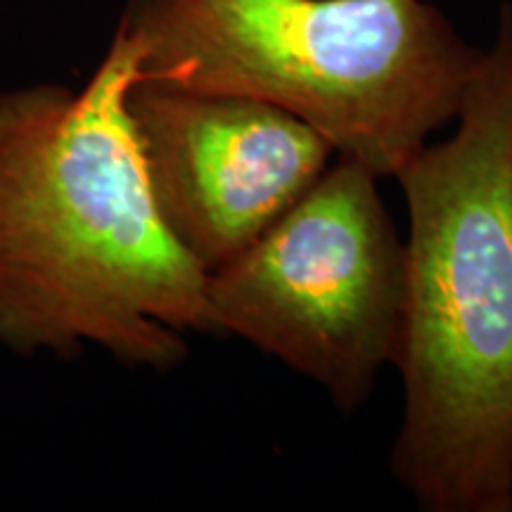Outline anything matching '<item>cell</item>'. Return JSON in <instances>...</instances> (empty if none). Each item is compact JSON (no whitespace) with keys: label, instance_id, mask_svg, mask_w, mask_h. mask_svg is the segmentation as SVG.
Masks as SVG:
<instances>
[{"label":"cell","instance_id":"cell-5","mask_svg":"<svg viewBox=\"0 0 512 512\" xmlns=\"http://www.w3.org/2000/svg\"><path fill=\"white\" fill-rule=\"evenodd\" d=\"M126 107L152 200L207 273L254 245L335 157L306 121L242 95L136 81Z\"/></svg>","mask_w":512,"mask_h":512},{"label":"cell","instance_id":"cell-2","mask_svg":"<svg viewBox=\"0 0 512 512\" xmlns=\"http://www.w3.org/2000/svg\"><path fill=\"white\" fill-rule=\"evenodd\" d=\"M444 143L396 174L408 204L394 366L399 484L430 512H512V3Z\"/></svg>","mask_w":512,"mask_h":512},{"label":"cell","instance_id":"cell-3","mask_svg":"<svg viewBox=\"0 0 512 512\" xmlns=\"http://www.w3.org/2000/svg\"><path fill=\"white\" fill-rule=\"evenodd\" d=\"M140 79L254 98L394 178L456 121L484 50L425 0H128Z\"/></svg>","mask_w":512,"mask_h":512},{"label":"cell","instance_id":"cell-1","mask_svg":"<svg viewBox=\"0 0 512 512\" xmlns=\"http://www.w3.org/2000/svg\"><path fill=\"white\" fill-rule=\"evenodd\" d=\"M140 50L119 27L79 91L0 93V347L17 356L107 351L171 373L188 335H223L209 273L166 228L126 98Z\"/></svg>","mask_w":512,"mask_h":512},{"label":"cell","instance_id":"cell-4","mask_svg":"<svg viewBox=\"0 0 512 512\" xmlns=\"http://www.w3.org/2000/svg\"><path fill=\"white\" fill-rule=\"evenodd\" d=\"M377 181L337 157L254 245L209 273L223 335L309 377L344 415L396 363L406 309V240Z\"/></svg>","mask_w":512,"mask_h":512}]
</instances>
